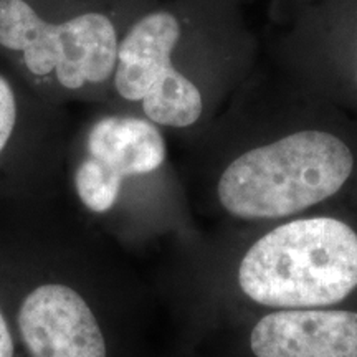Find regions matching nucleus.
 <instances>
[{
    "instance_id": "3",
    "label": "nucleus",
    "mask_w": 357,
    "mask_h": 357,
    "mask_svg": "<svg viewBox=\"0 0 357 357\" xmlns=\"http://www.w3.org/2000/svg\"><path fill=\"white\" fill-rule=\"evenodd\" d=\"M248 300L278 310L336 305L357 287V234L331 215L293 217L261 235L238 266Z\"/></svg>"
},
{
    "instance_id": "1",
    "label": "nucleus",
    "mask_w": 357,
    "mask_h": 357,
    "mask_svg": "<svg viewBox=\"0 0 357 357\" xmlns=\"http://www.w3.org/2000/svg\"><path fill=\"white\" fill-rule=\"evenodd\" d=\"M271 68L257 66L202 132L230 146L212 195L235 220L298 217L341 195L357 174L354 116Z\"/></svg>"
},
{
    "instance_id": "4",
    "label": "nucleus",
    "mask_w": 357,
    "mask_h": 357,
    "mask_svg": "<svg viewBox=\"0 0 357 357\" xmlns=\"http://www.w3.org/2000/svg\"><path fill=\"white\" fill-rule=\"evenodd\" d=\"M123 33L114 17L102 8L91 7L61 22H47L25 0H0V45L24 53L30 73L53 75L68 93L108 86Z\"/></svg>"
},
{
    "instance_id": "2",
    "label": "nucleus",
    "mask_w": 357,
    "mask_h": 357,
    "mask_svg": "<svg viewBox=\"0 0 357 357\" xmlns=\"http://www.w3.org/2000/svg\"><path fill=\"white\" fill-rule=\"evenodd\" d=\"M258 55L240 0H154L124 30L109 84L162 131L200 136Z\"/></svg>"
},
{
    "instance_id": "8",
    "label": "nucleus",
    "mask_w": 357,
    "mask_h": 357,
    "mask_svg": "<svg viewBox=\"0 0 357 357\" xmlns=\"http://www.w3.org/2000/svg\"><path fill=\"white\" fill-rule=\"evenodd\" d=\"M84 155L95 159L124 187L128 181L164 172L167 142L162 129L139 114H105L86 131Z\"/></svg>"
},
{
    "instance_id": "9",
    "label": "nucleus",
    "mask_w": 357,
    "mask_h": 357,
    "mask_svg": "<svg viewBox=\"0 0 357 357\" xmlns=\"http://www.w3.org/2000/svg\"><path fill=\"white\" fill-rule=\"evenodd\" d=\"M17 105L13 89L3 77H0V153L10 139L13 126H15Z\"/></svg>"
},
{
    "instance_id": "7",
    "label": "nucleus",
    "mask_w": 357,
    "mask_h": 357,
    "mask_svg": "<svg viewBox=\"0 0 357 357\" xmlns=\"http://www.w3.org/2000/svg\"><path fill=\"white\" fill-rule=\"evenodd\" d=\"M255 357H357V312L280 310L263 316L250 334Z\"/></svg>"
},
{
    "instance_id": "5",
    "label": "nucleus",
    "mask_w": 357,
    "mask_h": 357,
    "mask_svg": "<svg viewBox=\"0 0 357 357\" xmlns=\"http://www.w3.org/2000/svg\"><path fill=\"white\" fill-rule=\"evenodd\" d=\"M289 8L271 48V65L357 118V0H312Z\"/></svg>"
},
{
    "instance_id": "11",
    "label": "nucleus",
    "mask_w": 357,
    "mask_h": 357,
    "mask_svg": "<svg viewBox=\"0 0 357 357\" xmlns=\"http://www.w3.org/2000/svg\"><path fill=\"white\" fill-rule=\"evenodd\" d=\"M240 2H245V0H240ZM280 2L288 3V6H298V3H306V2H312V0H280Z\"/></svg>"
},
{
    "instance_id": "6",
    "label": "nucleus",
    "mask_w": 357,
    "mask_h": 357,
    "mask_svg": "<svg viewBox=\"0 0 357 357\" xmlns=\"http://www.w3.org/2000/svg\"><path fill=\"white\" fill-rule=\"evenodd\" d=\"M19 329L32 357H106L101 328L73 288L43 284L22 303Z\"/></svg>"
},
{
    "instance_id": "10",
    "label": "nucleus",
    "mask_w": 357,
    "mask_h": 357,
    "mask_svg": "<svg viewBox=\"0 0 357 357\" xmlns=\"http://www.w3.org/2000/svg\"><path fill=\"white\" fill-rule=\"evenodd\" d=\"M0 357H13V342L2 312H0Z\"/></svg>"
}]
</instances>
